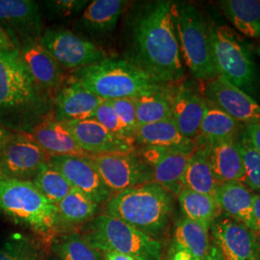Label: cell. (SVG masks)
I'll return each instance as SVG.
<instances>
[{
  "mask_svg": "<svg viewBox=\"0 0 260 260\" xmlns=\"http://www.w3.org/2000/svg\"><path fill=\"white\" fill-rule=\"evenodd\" d=\"M183 187L196 193L215 195L219 185L209 162L207 149L197 147L188 160L183 176Z\"/></svg>",
  "mask_w": 260,
  "mask_h": 260,
  "instance_id": "cell-28",
  "label": "cell"
},
{
  "mask_svg": "<svg viewBox=\"0 0 260 260\" xmlns=\"http://www.w3.org/2000/svg\"><path fill=\"white\" fill-rule=\"evenodd\" d=\"M172 14L182 60L197 79L209 81L218 73L214 66L209 25L191 3L173 2Z\"/></svg>",
  "mask_w": 260,
  "mask_h": 260,
  "instance_id": "cell-7",
  "label": "cell"
},
{
  "mask_svg": "<svg viewBox=\"0 0 260 260\" xmlns=\"http://www.w3.org/2000/svg\"><path fill=\"white\" fill-rule=\"evenodd\" d=\"M18 48L29 74L39 87L51 89L60 86L63 79L62 68L39 40L25 41Z\"/></svg>",
  "mask_w": 260,
  "mask_h": 260,
  "instance_id": "cell-19",
  "label": "cell"
},
{
  "mask_svg": "<svg viewBox=\"0 0 260 260\" xmlns=\"http://www.w3.org/2000/svg\"><path fill=\"white\" fill-rule=\"evenodd\" d=\"M252 217L254 223V230L260 234V193L254 196L252 205Z\"/></svg>",
  "mask_w": 260,
  "mask_h": 260,
  "instance_id": "cell-43",
  "label": "cell"
},
{
  "mask_svg": "<svg viewBox=\"0 0 260 260\" xmlns=\"http://www.w3.org/2000/svg\"><path fill=\"white\" fill-rule=\"evenodd\" d=\"M209 229L203 223L183 217L176 224L175 244L190 252L197 259L205 260L210 251Z\"/></svg>",
  "mask_w": 260,
  "mask_h": 260,
  "instance_id": "cell-30",
  "label": "cell"
},
{
  "mask_svg": "<svg viewBox=\"0 0 260 260\" xmlns=\"http://www.w3.org/2000/svg\"><path fill=\"white\" fill-rule=\"evenodd\" d=\"M184 217L210 228L222 210L215 197L196 193L184 188L177 196Z\"/></svg>",
  "mask_w": 260,
  "mask_h": 260,
  "instance_id": "cell-31",
  "label": "cell"
},
{
  "mask_svg": "<svg viewBox=\"0 0 260 260\" xmlns=\"http://www.w3.org/2000/svg\"><path fill=\"white\" fill-rule=\"evenodd\" d=\"M60 260H103L101 251L93 249L81 235H66L56 244Z\"/></svg>",
  "mask_w": 260,
  "mask_h": 260,
  "instance_id": "cell-34",
  "label": "cell"
},
{
  "mask_svg": "<svg viewBox=\"0 0 260 260\" xmlns=\"http://www.w3.org/2000/svg\"><path fill=\"white\" fill-rule=\"evenodd\" d=\"M172 7V1L159 0L141 6L133 14L125 59L163 85L176 83L184 75Z\"/></svg>",
  "mask_w": 260,
  "mask_h": 260,
  "instance_id": "cell-1",
  "label": "cell"
},
{
  "mask_svg": "<svg viewBox=\"0 0 260 260\" xmlns=\"http://www.w3.org/2000/svg\"><path fill=\"white\" fill-rule=\"evenodd\" d=\"M49 157L27 133L13 135L0 150V174L8 178L30 180Z\"/></svg>",
  "mask_w": 260,
  "mask_h": 260,
  "instance_id": "cell-12",
  "label": "cell"
},
{
  "mask_svg": "<svg viewBox=\"0 0 260 260\" xmlns=\"http://www.w3.org/2000/svg\"><path fill=\"white\" fill-rule=\"evenodd\" d=\"M205 260H223L222 257H221V255H220V253L218 252V251L216 250V248L214 247V248H210V251H209V253H208V255H207V257L205 258Z\"/></svg>",
  "mask_w": 260,
  "mask_h": 260,
  "instance_id": "cell-46",
  "label": "cell"
},
{
  "mask_svg": "<svg viewBox=\"0 0 260 260\" xmlns=\"http://www.w3.org/2000/svg\"><path fill=\"white\" fill-rule=\"evenodd\" d=\"M215 248L223 260H259L256 231L231 217H218L211 224Z\"/></svg>",
  "mask_w": 260,
  "mask_h": 260,
  "instance_id": "cell-11",
  "label": "cell"
},
{
  "mask_svg": "<svg viewBox=\"0 0 260 260\" xmlns=\"http://www.w3.org/2000/svg\"><path fill=\"white\" fill-rule=\"evenodd\" d=\"M83 238L103 252H120L136 260H160L162 256V245L155 238L106 214L87 223Z\"/></svg>",
  "mask_w": 260,
  "mask_h": 260,
  "instance_id": "cell-6",
  "label": "cell"
},
{
  "mask_svg": "<svg viewBox=\"0 0 260 260\" xmlns=\"http://www.w3.org/2000/svg\"><path fill=\"white\" fill-rule=\"evenodd\" d=\"M205 99L244 125L260 121L259 104L221 75L207 81Z\"/></svg>",
  "mask_w": 260,
  "mask_h": 260,
  "instance_id": "cell-14",
  "label": "cell"
},
{
  "mask_svg": "<svg viewBox=\"0 0 260 260\" xmlns=\"http://www.w3.org/2000/svg\"><path fill=\"white\" fill-rule=\"evenodd\" d=\"M167 260H199L192 255L190 252L177 246L175 243L169 251Z\"/></svg>",
  "mask_w": 260,
  "mask_h": 260,
  "instance_id": "cell-41",
  "label": "cell"
},
{
  "mask_svg": "<svg viewBox=\"0 0 260 260\" xmlns=\"http://www.w3.org/2000/svg\"><path fill=\"white\" fill-rule=\"evenodd\" d=\"M18 48L12 39L9 37V35L6 33V31L2 27H0V52L3 51H8Z\"/></svg>",
  "mask_w": 260,
  "mask_h": 260,
  "instance_id": "cell-42",
  "label": "cell"
},
{
  "mask_svg": "<svg viewBox=\"0 0 260 260\" xmlns=\"http://www.w3.org/2000/svg\"><path fill=\"white\" fill-rule=\"evenodd\" d=\"M0 260H37V251L25 239H12L0 246Z\"/></svg>",
  "mask_w": 260,
  "mask_h": 260,
  "instance_id": "cell-37",
  "label": "cell"
},
{
  "mask_svg": "<svg viewBox=\"0 0 260 260\" xmlns=\"http://www.w3.org/2000/svg\"><path fill=\"white\" fill-rule=\"evenodd\" d=\"M126 5L121 0H93L84 9L81 23L88 31L104 35L115 30Z\"/></svg>",
  "mask_w": 260,
  "mask_h": 260,
  "instance_id": "cell-27",
  "label": "cell"
},
{
  "mask_svg": "<svg viewBox=\"0 0 260 260\" xmlns=\"http://www.w3.org/2000/svg\"><path fill=\"white\" fill-rule=\"evenodd\" d=\"M223 16L245 37H260V0H223Z\"/></svg>",
  "mask_w": 260,
  "mask_h": 260,
  "instance_id": "cell-26",
  "label": "cell"
},
{
  "mask_svg": "<svg viewBox=\"0 0 260 260\" xmlns=\"http://www.w3.org/2000/svg\"><path fill=\"white\" fill-rule=\"evenodd\" d=\"M74 80L103 101L135 99L169 86L153 81L128 61L115 58L75 71Z\"/></svg>",
  "mask_w": 260,
  "mask_h": 260,
  "instance_id": "cell-4",
  "label": "cell"
},
{
  "mask_svg": "<svg viewBox=\"0 0 260 260\" xmlns=\"http://www.w3.org/2000/svg\"><path fill=\"white\" fill-rule=\"evenodd\" d=\"M32 182L49 202L55 205L74 190L65 177L47 162L40 168Z\"/></svg>",
  "mask_w": 260,
  "mask_h": 260,
  "instance_id": "cell-33",
  "label": "cell"
},
{
  "mask_svg": "<svg viewBox=\"0 0 260 260\" xmlns=\"http://www.w3.org/2000/svg\"><path fill=\"white\" fill-rule=\"evenodd\" d=\"M245 170L244 184L252 191H260V152L253 147L247 132H242L238 139Z\"/></svg>",
  "mask_w": 260,
  "mask_h": 260,
  "instance_id": "cell-35",
  "label": "cell"
},
{
  "mask_svg": "<svg viewBox=\"0 0 260 260\" xmlns=\"http://www.w3.org/2000/svg\"><path fill=\"white\" fill-rule=\"evenodd\" d=\"M47 163L73 186L98 205L107 203L113 194L88 156L54 155Z\"/></svg>",
  "mask_w": 260,
  "mask_h": 260,
  "instance_id": "cell-13",
  "label": "cell"
},
{
  "mask_svg": "<svg viewBox=\"0 0 260 260\" xmlns=\"http://www.w3.org/2000/svg\"><path fill=\"white\" fill-rule=\"evenodd\" d=\"M244 129V124L205 99V113L196 145L206 148L223 140L237 139Z\"/></svg>",
  "mask_w": 260,
  "mask_h": 260,
  "instance_id": "cell-24",
  "label": "cell"
},
{
  "mask_svg": "<svg viewBox=\"0 0 260 260\" xmlns=\"http://www.w3.org/2000/svg\"><path fill=\"white\" fill-rule=\"evenodd\" d=\"M134 142L140 148L155 147L187 152H193L197 149L195 142L186 138L173 120L138 126L134 134Z\"/></svg>",
  "mask_w": 260,
  "mask_h": 260,
  "instance_id": "cell-22",
  "label": "cell"
},
{
  "mask_svg": "<svg viewBox=\"0 0 260 260\" xmlns=\"http://www.w3.org/2000/svg\"><path fill=\"white\" fill-rule=\"evenodd\" d=\"M56 207L58 223L71 225L91 221L99 210L98 204L75 189L60 201Z\"/></svg>",
  "mask_w": 260,
  "mask_h": 260,
  "instance_id": "cell-32",
  "label": "cell"
},
{
  "mask_svg": "<svg viewBox=\"0 0 260 260\" xmlns=\"http://www.w3.org/2000/svg\"><path fill=\"white\" fill-rule=\"evenodd\" d=\"M174 93L166 86L156 92L142 94L133 99L136 107L138 126L172 120Z\"/></svg>",
  "mask_w": 260,
  "mask_h": 260,
  "instance_id": "cell-29",
  "label": "cell"
},
{
  "mask_svg": "<svg viewBox=\"0 0 260 260\" xmlns=\"http://www.w3.org/2000/svg\"><path fill=\"white\" fill-rule=\"evenodd\" d=\"M254 196L244 183L233 181L219 184L214 197L223 213L254 230L252 217Z\"/></svg>",
  "mask_w": 260,
  "mask_h": 260,
  "instance_id": "cell-25",
  "label": "cell"
},
{
  "mask_svg": "<svg viewBox=\"0 0 260 260\" xmlns=\"http://www.w3.org/2000/svg\"><path fill=\"white\" fill-rule=\"evenodd\" d=\"M93 166L112 194L153 181L152 170L137 150L127 153L90 155Z\"/></svg>",
  "mask_w": 260,
  "mask_h": 260,
  "instance_id": "cell-9",
  "label": "cell"
},
{
  "mask_svg": "<svg viewBox=\"0 0 260 260\" xmlns=\"http://www.w3.org/2000/svg\"><path fill=\"white\" fill-rule=\"evenodd\" d=\"M111 105L112 108L119 116L121 121L128 129L135 134V131L138 127L136 107L133 99H120L107 101Z\"/></svg>",
  "mask_w": 260,
  "mask_h": 260,
  "instance_id": "cell-38",
  "label": "cell"
},
{
  "mask_svg": "<svg viewBox=\"0 0 260 260\" xmlns=\"http://www.w3.org/2000/svg\"><path fill=\"white\" fill-rule=\"evenodd\" d=\"M13 134L10 130L6 129L5 127L0 125V150L7 144V142L12 138Z\"/></svg>",
  "mask_w": 260,
  "mask_h": 260,
  "instance_id": "cell-45",
  "label": "cell"
},
{
  "mask_svg": "<svg viewBox=\"0 0 260 260\" xmlns=\"http://www.w3.org/2000/svg\"><path fill=\"white\" fill-rule=\"evenodd\" d=\"M45 3L52 13L62 17H69L84 11L89 2L87 0H55Z\"/></svg>",
  "mask_w": 260,
  "mask_h": 260,
  "instance_id": "cell-39",
  "label": "cell"
},
{
  "mask_svg": "<svg viewBox=\"0 0 260 260\" xmlns=\"http://www.w3.org/2000/svg\"><path fill=\"white\" fill-rule=\"evenodd\" d=\"M61 68L78 71L104 60L105 53L91 41L66 29H48L39 39Z\"/></svg>",
  "mask_w": 260,
  "mask_h": 260,
  "instance_id": "cell-10",
  "label": "cell"
},
{
  "mask_svg": "<svg viewBox=\"0 0 260 260\" xmlns=\"http://www.w3.org/2000/svg\"><path fill=\"white\" fill-rule=\"evenodd\" d=\"M35 143L50 156L78 155L87 156L79 148L64 122L53 120L42 121L27 133Z\"/></svg>",
  "mask_w": 260,
  "mask_h": 260,
  "instance_id": "cell-23",
  "label": "cell"
},
{
  "mask_svg": "<svg viewBox=\"0 0 260 260\" xmlns=\"http://www.w3.org/2000/svg\"><path fill=\"white\" fill-rule=\"evenodd\" d=\"M205 149L219 184L233 181L244 183L245 170L238 140H223Z\"/></svg>",
  "mask_w": 260,
  "mask_h": 260,
  "instance_id": "cell-20",
  "label": "cell"
},
{
  "mask_svg": "<svg viewBox=\"0 0 260 260\" xmlns=\"http://www.w3.org/2000/svg\"><path fill=\"white\" fill-rule=\"evenodd\" d=\"M0 210L13 222L37 233H49L59 223L56 205L31 180L8 178L1 174Z\"/></svg>",
  "mask_w": 260,
  "mask_h": 260,
  "instance_id": "cell-8",
  "label": "cell"
},
{
  "mask_svg": "<svg viewBox=\"0 0 260 260\" xmlns=\"http://www.w3.org/2000/svg\"><path fill=\"white\" fill-rule=\"evenodd\" d=\"M103 259L104 260H136L129 255H125L120 252H115V251H106L103 252Z\"/></svg>",
  "mask_w": 260,
  "mask_h": 260,
  "instance_id": "cell-44",
  "label": "cell"
},
{
  "mask_svg": "<svg viewBox=\"0 0 260 260\" xmlns=\"http://www.w3.org/2000/svg\"><path fill=\"white\" fill-rule=\"evenodd\" d=\"M205 109V98L192 89L180 87L174 93L173 118L177 128L196 143Z\"/></svg>",
  "mask_w": 260,
  "mask_h": 260,
  "instance_id": "cell-21",
  "label": "cell"
},
{
  "mask_svg": "<svg viewBox=\"0 0 260 260\" xmlns=\"http://www.w3.org/2000/svg\"><path fill=\"white\" fill-rule=\"evenodd\" d=\"M103 102L102 99L73 79L56 95L54 120L68 122L92 119Z\"/></svg>",
  "mask_w": 260,
  "mask_h": 260,
  "instance_id": "cell-18",
  "label": "cell"
},
{
  "mask_svg": "<svg viewBox=\"0 0 260 260\" xmlns=\"http://www.w3.org/2000/svg\"><path fill=\"white\" fill-rule=\"evenodd\" d=\"M64 123L87 156L127 153L136 150L133 141L113 134L93 118Z\"/></svg>",
  "mask_w": 260,
  "mask_h": 260,
  "instance_id": "cell-16",
  "label": "cell"
},
{
  "mask_svg": "<svg viewBox=\"0 0 260 260\" xmlns=\"http://www.w3.org/2000/svg\"><path fill=\"white\" fill-rule=\"evenodd\" d=\"M0 23L15 45L43 35L40 8L32 0H0Z\"/></svg>",
  "mask_w": 260,
  "mask_h": 260,
  "instance_id": "cell-17",
  "label": "cell"
},
{
  "mask_svg": "<svg viewBox=\"0 0 260 260\" xmlns=\"http://www.w3.org/2000/svg\"><path fill=\"white\" fill-rule=\"evenodd\" d=\"M245 131L247 132L253 147L260 152V121L245 125Z\"/></svg>",
  "mask_w": 260,
  "mask_h": 260,
  "instance_id": "cell-40",
  "label": "cell"
},
{
  "mask_svg": "<svg viewBox=\"0 0 260 260\" xmlns=\"http://www.w3.org/2000/svg\"><path fill=\"white\" fill-rule=\"evenodd\" d=\"M47 99L23 63L19 48L0 52V125L27 133L45 115Z\"/></svg>",
  "mask_w": 260,
  "mask_h": 260,
  "instance_id": "cell-2",
  "label": "cell"
},
{
  "mask_svg": "<svg viewBox=\"0 0 260 260\" xmlns=\"http://www.w3.org/2000/svg\"><path fill=\"white\" fill-rule=\"evenodd\" d=\"M256 52H257V54L260 56V45L258 46V47L256 48Z\"/></svg>",
  "mask_w": 260,
  "mask_h": 260,
  "instance_id": "cell-47",
  "label": "cell"
},
{
  "mask_svg": "<svg viewBox=\"0 0 260 260\" xmlns=\"http://www.w3.org/2000/svg\"><path fill=\"white\" fill-rule=\"evenodd\" d=\"M209 38L218 75L251 96L254 95L259 76L251 49L244 38L225 24L209 25Z\"/></svg>",
  "mask_w": 260,
  "mask_h": 260,
  "instance_id": "cell-5",
  "label": "cell"
},
{
  "mask_svg": "<svg viewBox=\"0 0 260 260\" xmlns=\"http://www.w3.org/2000/svg\"><path fill=\"white\" fill-rule=\"evenodd\" d=\"M93 119L113 134L134 142V134L124 125L107 101H103L101 103L96 111L94 112Z\"/></svg>",
  "mask_w": 260,
  "mask_h": 260,
  "instance_id": "cell-36",
  "label": "cell"
},
{
  "mask_svg": "<svg viewBox=\"0 0 260 260\" xmlns=\"http://www.w3.org/2000/svg\"><path fill=\"white\" fill-rule=\"evenodd\" d=\"M138 154L152 170L153 182L164 187L174 197L184 189L183 176L191 154L175 149L141 147Z\"/></svg>",
  "mask_w": 260,
  "mask_h": 260,
  "instance_id": "cell-15",
  "label": "cell"
},
{
  "mask_svg": "<svg viewBox=\"0 0 260 260\" xmlns=\"http://www.w3.org/2000/svg\"><path fill=\"white\" fill-rule=\"evenodd\" d=\"M174 196L156 182H148L114 194L105 213L149 236L162 233L174 212Z\"/></svg>",
  "mask_w": 260,
  "mask_h": 260,
  "instance_id": "cell-3",
  "label": "cell"
}]
</instances>
